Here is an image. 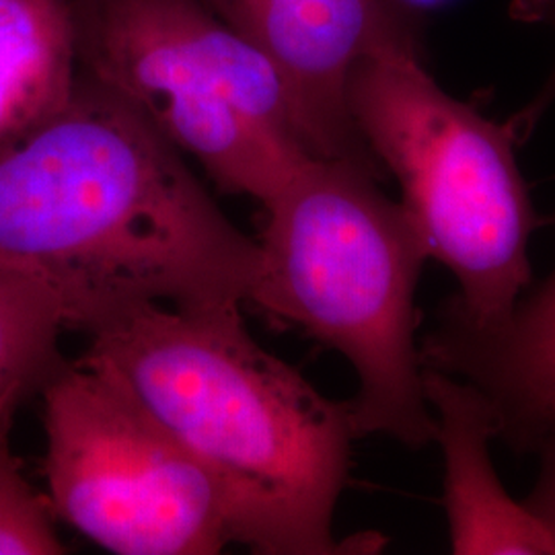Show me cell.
<instances>
[{
	"label": "cell",
	"instance_id": "2",
	"mask_svg": "<svg viewBox=\"0 0 555 555\" xmlns=\"http://www.w3.org/2000/svg\"><path fill=\"white\" fill-rule=\"evenodd\" d=\"M109 371L210 474L233 541L259 555L377 550L334 537L357 440L336 401L251 337L241 302L140 305L89 334Z\"/></svg>",
	"mask_w": 555,
	"mask_h": 555
},
{
	"label": "cell",
	"instance_id": "10",
	"mask_svg": "<svg viewBox=\"0 0 555 555\" xmlns=\"http://www.w3.org/2000/svg\"><path fill=\"white\" fill-rule=\"evenodd\" d=\"M77 80L70 0H0V149L54 116Z\"/></svg>",
	"mask_w": 555,
	"mask_h": 555
},
{
	"label": "cell",
	"instance_id": "12",
	"mask_svg": "<svg viewBox=\"0 0 555 555\" xmlns=\"http://www.w3.org/2000/svg\"><path fill=\"white\" fill-rule=\"evenodd\" d=\"M17 408L0 405V555L64 554L50 498L27 481L11 444Z\"/></svg>",
	"mask_w": 555,
	"mask_h": 555
},
{
	"label": "cell",
	"instance_id": "15",
	"mask_svg": "<svg viewBox=\"0 0 555 555\" xmlns=\"http://www.w3.org/2000/svg\"><path fill=\"white\" fill-rule=\"evenodd\" d=\"M391 2L396 4L399 11H403L405 15L420 21V17H424L426 13L440 9V7H444V4H449L453 0H391Z\"/></svg>",
	"mask_w": 555,
	"mask_h": 555
},
{
	"label": "cell",
	"instance_id": "11",
	"mask_svg": "<svg viewBox=\"0 0 555 555\" xmlns=\"http://www.w3.org/2000/svg\"><path fill=\"white\" fill-rule=\"evenodd\" d=\"M59 300L29 272L0 259V405H21L64 362Z\"/></svg>",
	"mask_w": 555,
	"mask_h": 555
},
{
	"label": "cell",
	"instance_id": "9",
	"mask_svg": "<svg viewBox=\"0 0 555 555\" xmlns=\"http://www.w3.org/2000/svg\"><path fill=\"white\" fill-rule=\"evenodd\" d=\"M424 393L442 453V506L451 554L555 555V537L506 492L492 461L496 420L488 397L465 378L424 364Z\"/></svg>",
	"mask_w": 555,
	"mask_h": 555
},
{
	"label": "cell",
	"instance_id": "8",
	"mask_svg": "<svg viewBox=\"0 0 555 555\" xmlns=\"http://www.w3.org/2000/svg\"><path fill=\"white\" fill-rule=\"evenodd\" d=\"M420 357L488 397L496 438L513 453H535L555 424V268L494 325H469L438 305Z\"/></svg>",
	"mask_w": 555,
	"mask_h": 555
},
{
	"label": "cell",
	"instance_id": "14",
	"mask_svg": "<svg viewBox=\"0 0 555 555\" xmlns=\"http://www.w3.org/2000/svg\"><path fill=\"white\" fill-rule=\"evenodd\" d=\"M539 474L529 496L522 504L552 531L555 537V424L537 444Z\"/></svg>",
	"mask_w": 555,
	"mask_h": 555
},
{
	"label": "cell",
	"instance_id": "4",
	"mask_svg": "<svg viewBox=\"0 0 555 555\" xmlns=\"http://www.w3.org/2000/svg\"><path fill=\"white\" fill-rule=\"evenodd\" d=\"M348 105L360 139L396 179L428 258L455 276L456 295L440 305L477 327L504 321L533 284L529 241L541 227L513 124L456 100L420 50L401 46L358 62Z\"/></svg>",
	"mask_w": 555,
	"mask_h": 555
},
{
	"label": "cell",
	"instance_id": "1",
	"mask_svg": "<svg viewBox=\"0 0 555 555\" xmlns=\"http://www.w3.org/2000/svg\"><path fill=\"white\" fill-rule=\"evenodd\" d=\"M0 259L91 334L140 305L247 302L259 243L134 105L79 70L54 116L0 149Z\"/></svg>",
	"mask_w": 555,
	"mask_h": 555
},
{
	"label": "cell",
	"instance_id": "7",
	"mask_svg": "<svg viewBox=\"0 0 555 555\" xmlns=\"http://www.w3.org/2000/svg\"><path fill=\"white\" fill-rule=\"evenodd\" d=\"M276 66L311 153L383 169L348 105L358 62L385 46L422 52L420 21L391 0H199Z\"/></svg>",
	"mask_w": 555,
	"mask_h": 555
},
{
	"label": "cell",
	"instance_id": "5",
	"mask_svg": "<svg viewBox=\"0 0 555 555\" xmlns=\"http://www.w3.org/2000/svg\"><path fill=\"white\" fill-rule=\"evenodd\" d=\"M79 70L266 206L315 155L276 66L199 0H70Z\"/></svg>",
	"mask_w": 555,
	"mask_h": 555
},
{
	"label": "cell",
	"instance_id": "3",
	"mask_svg": "<svg viewBox=\"0 0 555 555\" xmlns=\"http://www.w3.org/2000/svg\"><path fill=\"white\" fill-rule=\"evenodd\" d=\"M380 176L352 160H307L270 199L249 300L348 360L357 438L417 451L435 442L424 393L416 291L426 247Z\"/></svg>",
	"mask_w": 555,
	"mask_h": 555
},
{
	"label": "cell",
	"instance_id": "13",
	"mask_svg": "<svg viewBox=\"0 0 555 555\" xmlns=\"http://www.w3.org/2000/svg\"><path fill=\"white\" fill-rule=\"evenodd\" d=\"M511 15L522 23H550L555 25V0H513ZM555 105V64L547 79L537 89L535 95L511 116L520 144L533 137L541 119Z\"/></svg>",
	"mask_w": 555,
	"mask_h": 555
},
{
	"label": "cell",
	"instance_id": "6",
	"mask_svg": "<svg viewBox=\"0 0 555 555\" xmlns=\"http://www.w3.org/2000/svg\"><path fill=\"white\" fill-rule=\"evenodd\" d=\"M40 393L56 518L118 555H212L235 543L215 479L109 371L62 362Z\"/></svg>",
	"mask_w": 555,
	"mask_h": 555
}]
</instances>
